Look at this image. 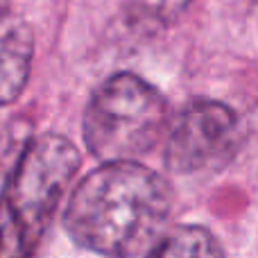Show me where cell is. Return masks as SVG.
Listing matches in <instances>:
<instances>
[{
	"instance_id": "6da1fadb",
	"label": "cell",
	"mask_w": 258,
	"mask_h": 258,
	"mask_svg": "<svg viewBox=\"0 0 258 258\" xmlns=\"http://www.w3.org/2000/svg\"><path fill=\"white\" fill-rule=\"evenodd\" d=\"M172 202L170 183L138 161L102 163L75 183L63 229L98 256L138 258L165 233Z\"/></svg>"
},
{
	"instance_id": "7a4b0ae2",
	"label": "cell",
	"mask_w": 258,
	"mask_h": 258,
	"mask_svg": "<svg viewBox=\"0 0 258 258\" xmlns=\"http://www.w3.org/2000/svg\"><path fill=\"white\" fill-rule=\"evenodd\" d=\"M168 122V102L156 86L134 73H116L91 93L82 136L102 163L136 161L152 152Z\"/></svg>"
},
{
	"instance_id": "3957f363",
	"label": "cell",
	"mask_w": 258,
	"mask_h": 258,
	"mask_svg": "<svg viewBox=\"0 0 258 258\" xmlns=\"http://www.w3.org/2000/svg\"><path fill=\"white\" fill-rule=\"evenodd\" d=\"M82 165L80 150L61 134L32 136L0 204L39 245Z\"/></svg>"
},
{
	"instance_id": "277c9868",
	"label": "cell",
	"mask_w": 258,
	"mask_h": 258,
	"mask_svg": "<svg viewBox=\"0 0 258 258\" xmlns=\"http://www.w3.org/2000/svg\"><path fill=\"white\" fill-rule=\"evenodd\" d=\"M242 122L229 104L195 100L181 113L165 138L163 165L172 174L220 170L238 154Z\"/></svg>"
},
{
	"instance_id": "5b68a950",
	"label": "cell",
	"mask_w": 258,
	"mask_h": 258,
	"mask_svg": "<svg viewBox=\"0 0 258 258\" xmlns=\"http://www.w3.org/2000/svg\"><path fill=\"white\" fill-rule=\"evenodd\" d=\"M34 59V32L9 5H0V107L25 91Z\"/></svg>"
},
{
	"instance_id": "8992f818",
	"label": "cell",
	"mask_w": 258,
	"mask_h": 258,
	"mask_svg": "<svg viewBox=\"0 0 258 258\" xmlns=\"http://www.w3.org/2000/svg\"><path fill=\"white\" fill-rule=\"evenodd\" d=\"M145 258H224L220 240L202 224H181L165 231Z\"/></svg>"
},
{
	"instance_id": "52a82bcc",
	"label": "cell",
	"mask_w": 258,
	"mask_h": 258,
	"mask_svg": "<svg viewBox=\"0 0 258 258\" xmlns=\"http://www.w3.org/2000/svg\"><path fill=\"white\" fill-rule=\"evenodd\" d=\"M192 0H127L125 21L138 34H159L183 16Z\"/></svg>"
},
{
	"instance_id": "ba28073f",
	"label": "cell",
	"mask_w": 258,
	"mask_h": 258,
	"mask_svg": "<svg viewBox=\"0 0 258 258\" xmlns=\"http://www.w3.org/2000/svg\"><path fill=\"white\" fill-rule=\"evenodd\" d=\"M32 134L23 122H12L9 127L0 129V197L16 170L25 145L30 143Z\"/></svg>"
},
{
	"instance_id": "9c48e42d",
	"label": "cell",
	"mask_w": 258,
	"mask_h": 258,
	"mask_svg": "<svg viewBox=\"0 0 258 258\" xmlns=\"http://www.w3.org/2000/svg\"><path fill=\"white\" fill-rule=\"evenodd\" d=\"M36 242L25 233L12 213L0 204V258H32Z\"/></svg>"
},
{
	"instance_id": "30bf717a",
	"label": "cell",
	"mask_w": 258,
	"mask_h": 258,
	"mask_svg": "<svg viewBox=\"0 0 258 258\" xmlns=\"http://www.w3.org/2000/svg\"><path fill=\"white\" fill-rule=\"evenodd\" d=\"M0 5H9V0H0Z\"/></svg>"
}]
</instances>
